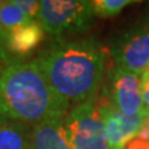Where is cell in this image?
<instances>
[{"instance_id":"obj_1","label":"cell","mask_w":149,"mask_h":149,"mask_svg":"<svg viewBox=\"0 0 149 149\" xmlns=\"http://www.w3.org/2000/svg\"><path fill=\"white\" fill-rule=\"evenodd\" d=\"M35 61L55 91L76 104L96 98L104 78L107 50L93 37H58Z\"/></svg>"},{"instance_id":"obj_2","label":"cell","mask_w":149,"mask_h":149,"mask_svg":"<svg viewBox=\"0 0 149 149\" xmlns=\"http://www.w3.org/2000/svg\"><path fill=\"white\" fill-rule=\"evenodd\" d=\"M70 102L55 91L35 60L15 61L0 77V114L8 120L34 127L47 119L62 118Z\"/></svg>"},{"instance_id":"obj_3","label":"cell","mask_w":149,"mask_h":149,"mask_svg":"<svg viewBox=\"0 0 149 149\" xmlns=\"http://www.w3.org/2000/svg\"><path fill=\"white\" fill-rule=\"evenodd\" d=\"M91 1L86 0H42L37 21L49 34L61 37L63 34L83 32L93 20Z\"/></svg>"},{"instance_id":"obj_4","label":"cell","mask_w":149,"mask_h":149,"mask_svg":"<svg viewBox=\"0 0 149 149\" xmlns=\"http://www.w3.org/2000/svg\"><path fill=\"white\" fill-rule=\"evenodd\" d=\"M73 149H109L96 98L74 104L65 116Z\"/></svg>"},{"instance_id":"obj_5","label":"cell","mask_w":149,"mask_h":149,"mask_svg":"<svg viewBox=\"0 0 149 149\" xmlns=\"http://www.w3.org/2000/svg\"><path fill=\"white\" fill-rule=\"evenodd\" d=\"M109 54L117 67L142 74L149 66V16L114 36Z\"/></svg>"},{"instance_id":"obj_6","label":"cell","mask_w":149,"mask_h":149,"mask_svg":"<svg viewBox=\"0 0 149 149\" xmlns=\"http://www.w3.org/2000/svg\"><path fill=\"white\" fill-rule=\"evenodd\" d=\"M103 95L109 103L125 114H144L147 107L143 102L141 74L125 71L117 66L112 67L102 86Z\"/></svg>"},{"instance_id":"obj_7","label":"cell","mask_w":149,"mask_h":149,"mask_svg":"<svg viewBox=\"0 0 149 149\" xmlns=\"http://www.w3.org/2000/svg\"><path fill=\"white\" fill-rule=\"evenodd\" d=\"M96 102L103 120L109 149H125L134 138L138 137L144 125L146 113L125 114L114 108L101 93L97 95Z\"/></svg>"},{"instance_id":"obj_8","label":"cell","mask_w":149,"mask_h":149,"mask_svg":"<svg viewBox=\"0 0 149 149\" xmlns=\"http://www.w3.org/2000/svg\"><path fill=\"white\" fill-rule=\"evenodd\" d=\"M44 39L45 30L39 21L34 20L6 31V50L15 61H19L34 52Z\"/></svg>"},{"instance_id":"obj_9","label":"cell","mask_w":149,"mask_h":149,"mask_svg":"<svg viewBox=\"0 0 149 149\" xmlns=\"http://www.w3.org/2000/svg\"><path fill=\"white\" fill-rule=\"evenodd\" d=\"M30 149H73L65 117L35 124L30 133Z\"/></svg>"},{"instance_id":"obj_10","label":"cell","mask_w":149,"mask_h":149,"mask_svg":"<svg viewBox=\"0 0 149 149\" xmlns=\"http://www.w3.org/2000/svg\"><path fill=\"white\" fill-rule=\"evenodd\" d=\"M31 125L8 122L0 127V149H30Z\"/></svg>"},{"instance_id":"obj_11","label":"cell","mask_w":149,"mask_h":149,"mask_svg":"<svg viewBox=\"0 0 149 149\" xmlns=\"http://www.w3.org/2000/svg\"><path fill=\"white\" fill-rule=\"evenodd\" d=\"M30 21L34 20H31L21 10V8L17 5L15 0L5 1L3 6H0V27L4 31H9L14 29V27L27 24Z\"/></svg>"},{"instance_id":"obj_12","label":"cell","mask_w":149,"mask_h":149,"mask_svg":"<svg viewBox=\"0 0 149 149\" xmlns=\"http://www.w3.org/2000/svg\"><path fill=\"white\" fill-rule=\"evenodd\" d=\"M136 3L134 0H92L91 5L95 16L102 19L114 17L129 5Z\"/></svg>"},{"instance_id":"obj_13","label":"cell","mask_w":149,"mask_h":149,"mask_svg":"<svg viewBox=\"0 0 149 149\" xmlns=\"http://www.w3.org/2000/svg\"><path fill=\"white\" fill-rule=\"evenodd\" d=\"M15 1L31 20H36L40 13V1L37 0H15Z\"/></svg>"},{"instance_id":"obj_14","label":"cell","mask_w":149,"mask_h":149,"mask_svg":"<svg viewBox=\"0 0 149 149\" xmlns=\"http://www.w3.org/2000/svg\"><path fill=\"white\" fill-rule=\"evenodd\" d=\"M0 61L6 65L15 62V60L9 55L6 50V31H4L1 27H0Z\"/></svg>"},{"instance_id":"obj_15","label":"cell","mask_w":149,"mask_h":149,"mask_svg":"<svg viewBox=\"0 0 149 149\" xmlns=\"http://www.w3.org/2000/svg\"><path fill=\"white\" fill-rule=\"evenodd\" d=\"M125 149H149V139L146 138H134Z\"/></svg>"},{"instance_id":"obj_16","label":"cell","mask_w":149,"mask_h":149,"mask_svg":"<svg viewBox=\"0 0 149 149\" xmlns=\"http://www.w3.org/2000/svg\"><path fill=\"white\" fill-rule=\"evenodd\" d=\"M141 80H142V88L149 87V66L144 70L141 74Z\"/></svg>"},{"instance_id":"obj_17","label":"cell","mask_w":149,"mask_h":149,"mask_svg":"<svg viewBox=\"0 0 149 149\" xmlns=\"http://www.w3.org/2000/svg\"><path fill=\"white\" fill-rule=\"evenodd\" d=\"M143 102L147 106V108H149V87L143 88Z\"/></svg>"},{"instance_id":"obj_18","label":"cell","mask_w":149,"mask_h":149,"mask_svg":"<svg viewBox=\"0 0 149 149\" xmlns=\"http://www.w3.org/2000/svg\"><path fill=\"white\" fill-rule=\"evenodd\" d=\"M144 125L149 130V108L146 109V117H144Z\"/></svg>"},{"instance_id":"obj_19","label":"cell","mask_w":149,"mask_h":149,"mask_svg":"<svg viewBox=\"0 0 149 149\" xmlns=\"http://www.w3.org/2000/svg\"><path fill=\"white\" fill-rule=\"evenodd\" d=\"M6 122H8V119H6L5 117H3L1 114H0V127H3V125L5 124Z\"/></svg>"},{"instance_id":"obj_20","label":"cell","mask_w":149,"mask_h":149,"mask_svg":"<svg viewBox=\"0 0 149 149\" xmlns=\"http://www.w3.org/2000/svg\"><path fill=\"white\" fill-rule=\"evenodd\" d=\"M3 72H4V70H3V62L0 61V77H1V74H3Z\"/></svg>"},{"instance_id":"obj_21","label":"cell","mask_w":149,"mask_h":149,"mask_svg":"<svg viewBox=\"0 0 149 149\" xmlns=\"http://www.w3.org/2000/svg\"><path fill=\"white\" fill-rule=\"evenodd\" d=\"M4 3H5V1H3V0H0V6H3V5H4Z\"/></svg>"}]
</instances>
